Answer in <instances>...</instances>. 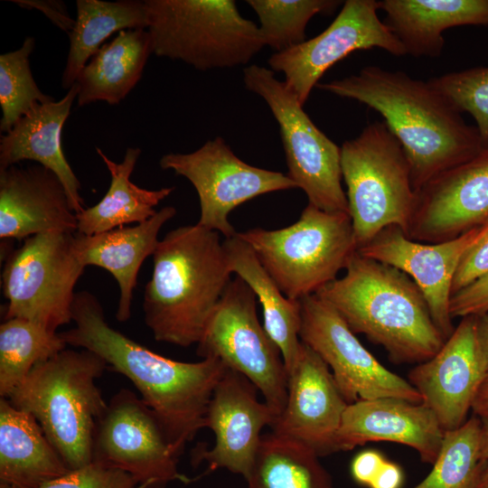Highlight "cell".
Instances as JSON below:
<instances>
[{"label":"cell","mask_w":488,"mask_h":488,"mask_svg":"<svg viewBox=\"0 0 488 488\" xmlns=\"http://www.w3.org/2000/svg\"><path fill=\"white\" fill-rule=\"evenodd\" d=\"M377 0H346L321 33L288 50L273 53L267 63L285 75V83L304 106L312 89L333 64L359 50L379 48L394 56L406 51L379 15Z\"/></svg>","instance_id":"cell-15"},{"label":"cell","mask_w":488,"mask_h":488,"mask_svg":"<svg viewBox=\"0 0 488 488\" xmlns=\"http://www.w3.org/2000/svg\"><path fill=\"white\" fill-rule=\"evenodd\" d=\"M159 165L190 181L199 197L197 224L225 239L238 233L229 215L239 205L262 194L297 188L288 175L239 159L221 136L192 153L164 155Z\"/></svg>","instance_id":"cell-12"},{"label":"cell","mask_w":488,"mask_h":488,"mask_svg":"<svg viewBox=\"0 0 488 488\" xmlns=\"http://www.w3.org/2000/svg\"><path fill=\"white\" fill-rule=\"evenodd\" d=\"M220 233L199 224L159 239L143 301L154 338L181 347L197 344L231 280Z\"/></svg>","instance_id":"cell-4"},{"label":"cell","mask_w":488,"mask_h":488,"mask_svg":"<svg viewBox=\"0 0 488 488\" xmlns=\"http://www.w3.org/2000/svg\"><path fill=\"white\" fill-rule=\"evenodd\" d=\"M299 302V338L327 364L348 404L381 398L422 403L408 380L384 367L331 305L316 295Z\"/></svg>","instance_id":"cell-13"},{"label":"cell","mask_w":488,"mask_h":488,"mask_svg":"<svg viewBox=\"0 0 488 488\" xmlns=\"http://www.w3.org/2000/svg\"><path fill=\"white\" fill-rule=\"evenodd\" d=\"M316 88L357 100L382 116L406 155L415 192L484 148L476 127L467 125L447 99L428 80L404 71L367 66Z\"/></svg>","instance_id":"cell-2"},{"label":"cell","mask_w":488,"mask_h":488,"mask_svg":"<svg viewBox=\"0 0 488 488\" xmlns=\"http://www.w3.org/2000/svg\"><path fill=\"white\" fill-rule=\"evenodd\" d=\"M347 406L327 364L301 342L297 361L288 372L284 410L270 427L318 456L327 455L336 452V436Z\"/></svg>","instance_id":"cell-20"},{"label":"cell","mask_w":488,"mask_h":488,"mask_svg":"<svg viewBox=\"0 0 488 488\" xmlns=\"http://www.w3.org/2000/svg\"><path fill=\"white\" fill-rule=\"evenodd\" d=\"M258 389L244 375L227 369L211 396L205 427L215 436L211 449L198 447L192 464L202 461L208 469L225 468L245 478L252 465L266 426L276 417L267 403L258 398Z\"/></svg>","instance_id":"cell-18"},{"label":"cell","mask_w":488,"mask_h":488,"mask_svg":"<svg viewBox=\"0 0 488 488\" xmlns=\"http://www.w3.org/2000/svg\"><path fill=\"white\" fill-rule=\"evenodd\" d=\"M60 333L22 318L5 320L0 325V396H7L35 365L64 350Z\"/></svg>","instance_id":"cell-32"},{"label":"cell","mask_w":488,"mask_h":488,"mask_svg":"<svg viewBox=\"0 0 488 488\" xmlns=\"http://www.w3.org/2000/svg\"><path fill=\"white\" fill-rule=\"evenodd\" d=\"M78 92L75 83L61 100L36 105L0 139V170L24 160L37 162L58 176L75 213L85 208L84 200L80 183L65 158L61 132Z\"/></svg>","instance_id":"cell-23"},{"label":"cell","mask_w":488,"mask_h":488,"mask_svg":"<svg viewBox=\"0 0 488 488\" xmlns=\"http://www.w3.org/2000/svg\"><path fill=\"white\" fill-rule=\"evenodd\" d=\"M256 297L243 279L231 278L206 323L196 353L217 358L248 378L277 418L286 405L288 373L280 350L258 319Z\"/></svg>","instance_id":"cell-11"},{"label":"cell","mask_w":488,"mask_h":488,"mask_svg":"<svg viewBox=\"0 0 488 488\" xmlns=\"http://www.w3.org/2000/svg\"><path fill=\"white\" fill-rule=\"evenodd\" d=\"M477 488H488V463L483 468Z\"/></svg>","instance_id":"cell-46"},{"label":"cell","mask_w":488,"mask_h":488,"mask_svg":"<svg viewBox=\"0 0 488 488\" xmlns=\"http://www.w3.org/2000/svg\"><path fill=\"white\" fill-rule=\"evenodd\" d=\"M487 372L476 338L475 316L463 317L441 349L408 373V382L445 432L461 427Z\"/></svg>","instance_id":"cell-19"},{"label":"cell","mask_w":488,"mask_h":488,"mask_svg":"<svg viewBox=\"0 0 488 488\" xmlns=\"http://www.w3.org/2000/svg\"><path fill=\"white\" fill-rule=\"evenodd\" d=\"M487 228L488 221L456 238L425 243L412 240L397 226H389L357 251L409 276L423 293L431 317L446 340L455 330L450 314L455 274L464 254Z\"/></svg>","instance_id":"cell-16"},{"label":"cell","mask_w":488,"mask_h":488,"mask_svg":"<svg viewBox=\"0 0 488 488\" xmlns=\"http://www.w3.org/2000/svg\"><path fill=\"white\" fill-rule=\"evenodd\" d=\"M383 455L376 450H364L357 454L351 464V474L353 480L369 487L383 463Z\"/></svg>","instance_id":"cell-40"},{"label":"cell","mask_w":488,"mask_h":488,"mask_svg":"<svg viewBox=\"0 0 488 488\" xmlns=\"http://www.w3.org/2000/svg\"><path fill=\"white\" fill-rule=\"evenodd\" d=\"M19 5H31L42 10L57 26L68 32L72 30L75 20L71 19L65 9L63 3L57 1L36 2V1H14Z\"/></svg>","instance_id":"cell-41"},{"label":"cell","mask_w":488,"mask_h":488,"mask_svg":"<svg viewBox=\"0 0 488 488\" xmlns=\"http://www.w3.org/2000/svg\"><path fill=\"white\" fill-rule=\"evenodd\" d=\"M153 53L196 70L248 64L264 47L232 0H145Z\"/></svg>","instance_id":"cell-6"},{"label":"cell","mask_w":488,"mask_h":488,"mask_svg":"<svg viewBox=\"0 0 488 488\" xmlns=\"http://www.w3.org/2000/svg\"><path fill=\"white\" fill-rule=\"evenodd\" d=\"M488 274V228L464 254L454 277L452 296Z\"/></svg>","instance_id":"cell-38"},{"label":"cell","mask_w":488,"mask_h":488,"mask_svg":"<svg viewBox=\"0 0 488 488\" xmlns=\"http://www.w3.org/2000/svg\"><path fill=\"white\" fill-rule=\"evenodd\" d=\"M314 451L276 434L262 435L246 480L248 488H334Z\"/></svg>","instance_id":"cell-31"},{"label":"cell","mask_w":488,"mask_h":488,"mask_svg":"<svg viewBox=\"0 0 488 488\" xmlns=\"http://www.w3.org/2000/svg\"><path fill=\"white\" fill-rule=\"evenodd\" d=\"M175 215L174 207L165 206L150 219L133 226L91 236L75 233L74 247L80 262L85 267L96 266L108 270L117 283V321L126 322L130 318L139 269L145 259L153 256L161 228Z\"/></svg>","instance_id":"cell-24"},{"label":"cell","mask_w":488,"mask_h":488,"mask_svg":"<svg viewBox=\"0 0 488 488\" xmlns=\"http://www.w3.org/2000/svg\"><path fill=\"white\" fill-rule=\"evenodd\" d=\"M41 488H138L127 473L92 461L45 483Z\"/></svg>","instance_id":"cell-37"},{"label":"cell","mask_w":488,"mask_h":488,"mask_svg":"<svg viewBox=\"0 0 488 488\" xmlns=\"http://www.w3.org/2000/svg\"><path fill=\"white\" fill-rule=\"evenodd\" d=\"M75 233L33 235L8 254L1 277L5 320L25 319L54 333L72 322L74 288L85 269Z\"/></svg>","instance_id":"cell-9"},{"label":"cell","mask_w":488,"mask_h":488,"mask_svg":"<svg viewBox=\"0 0 488 488\" xmlns=\"http://www.w3.org/2000/svg\"><path fill=\"white\" fill-rule=\"evenodd\" d=\"M0 488H12L6 484H4V483H0Z\"/></svg>","instance_id":"cell-47"},{"label":"cell","mask_w":488,"mask_h":488,"mask_svg":"<svg viewBox=\"0 0 488 488\" xmlns=\"http://www.w3.org/2000/svg\"><path fill=\"white\" fill-rule=\"evenodd\" d=\"M472 410L479 418H488V373L477 391Z\"/></svg>","instance_id":"cell-44"},{"label":"cell","mask_w":488,"mask_h":488,"mask_svg":"<svg viewBox=\"0 0 488 488\" xmlns=\"http://www.w3.org/2000/svg\"><path fill=\"white\" fill-rule=\"evenodd\" d=\"M474 316L478 347L484 368L488 373V312Z\"/></svg>","instance_id":"cell-43"},{"label":"cell","mask_w":488,"mask_h":488,"mask_svg":"<svg viewBox=\"0 0 488 488\" xmlns=\"http://www.w3.org/2000/svg\"><path fill=\"white\" fill-rule=\"evenodd\" d=\"M428 82L461 113L475 121L484 147L488 146V67H476L431 78Z\"/></svg>","instance_id":"cell-36"},{"label":"cell","mask_w":488,"mask_h":488,"mask_svg":"<svg viewBox=\"0 0 488 488\" xmlns=\"http://www.w3.org/2000/svg\"><path fill=\"white\" fill-rule=\"evenodd\" d=\"M153 53L150 33L145 29L123 30L103 44L81 70L77 104L96 101L117 105L135 88Z\"/></svg>","instance_id":"cell-27"},{"label":"cell","mask_w":488,"mask_h":488,"mask_svg":"<svg viewBox=\"0 0 488 488\" xmlns=\"http://www.w3.org/2000/svg\"><path fill=\"white\" fill-rule=\"evenodd\" d=\"M444 436L436 416L423 403L381 398L348 404L335 448L349 451L370 442H393L415 449L423 463L433 465Z\"/></svg>","instance_id":"cell-21"},{"label":"cell","mask_w":488,"mask_h":488,"mask_svg":"<svg viewBox=\"0 0 488 488\" xmlns=\"http://www.w3.org/2000/svg\"><path fill=\"white\" fill-rule=\"evenodd\" d=\"M77 16L69 33L70 49L61 85L70 89L90 58L110 35L123 30L147 29L145 1L77 0Z\"/></svg>","instance_id":"cell-30"},{"label":"cell","mask_w":488,"mask_h":488,"mask_svg":"<svg viewBox=\"0 0 488 488\" xmlns=\"http://www.w3.org/2000/svg\"><path fill=\"white\" fill-rule=\"evenodd\" d=\"M70 470L35 418L0 399V483L41 488Z\"/></svg>","instance_id":"cell-26"},{"label":"cell","mask_w":488,"mask_h":488,"mask_svg":"<svg viewBox=\"0 0 488 488\" xmlns=\"http://www.w3.org/2000/svg\"><path fill=\"white\" fill-rule=\"evenodd\" d=\"M289 299L316 294L337 278L357 251L348 212H328L308 203L299 219L278 230L238 232Z\"/></svg>","instance_id":"cell-7"},{"label":"cell","mask_w":488,"mask_h":488,"mask_svg":"<svg viewBox=\"0 0 488 488\" xmlns=\"http://www.w3.org/2000/svg\"><path fill=\"white\" fill-rule=\"evenodd\" d=\"M488 221V146L428 182L418 192L407 236L437 243Z\"/></svg>","instance_id":"cell-17"},{"label":"cell","mask_w":488,"mask_h":488,"mask_svg":"<svg viewBox=\"0 0 488 488\" xmlns=\"http://www.w3.org/2000/svg\"><path fill=\"white\" fill-rule=\"evenodd\" d=\"M231 273L243 279L262 306L263 326L277 344L287 373L295 366L301 347L300 302L287 298L257 258L252 248L238 233L222 241Z\"/></svg>","instance_id":"cell-28"},{"label":"cell","mask_w":488,"mask_h":488,"mask_svg":"<svg viewBox=\"0 0 488 488\" xmlns=\"http://www.w3.org/2000/svg\"><path fill=\"white\" fill-rule=\"evenodd\" d=\"M488 312V274L455 293L450 300L452 318Z\"/></svg>","instance_id":"cell-39"},{"label":"cell","mask_w":488,"mask_h":488,"mask_svg":"<svg viewBox=\"0 0 488 488\" xmlns=\"http://www.w3.org/2000/svg\"><path fill=\"white\" fill-rule=\"evenodd\" d=\"M153 411L133 391L121 389L108 403L94 436L93 461L120 469L138 488H164L191 482Z\"/></svg>","instance_id":"cell-14"},{"label":"cell","mask_w":488,"mask_h":488,"mask_svg":"<svg viewBox=\"0 0 488 488\" xmlns=\"http://www.w3.org/2000/svg\"><path fill=\"white\" fill-rule=\"evenodd\" d=\"M246 89L261 97L277 120L288 177L306 194L308 203L328 212H348L342 186L341 147L322 132L295 93L270 69L256 64L243 70Z\"/></svg>","instance_id":"cell-10"},{"label":"cell","mask_w":488,"mask_h":488,"mask_svg":"<svg viewBox=\"0 0 488 488\" xmlns=\"http://www.w3.org/2000/svg\"><path fill=\"white\" fill-rule=\"evenodd\" d=\"M33 48L34 39L27 37L19 49L0 55L2 133L9 132L36 105L54 101L41 91L33 78L29 56Z\"/></svg>","instance_id":"cell-35"},{"label":"cell","mask_w":488,"mask_h":488,"mask_svg":"<svg viewBox=\"0 0 488 488\" xmlns=\"http://www.w3.org/2000/svg\"><path fill=\"white\" fill-rule=\"evenodd\" d=\"M341 167L357 250L389 226L407 235L416 192L406 155L384 121L343 143Z\"/></svg>","instance_id":"cell-8"},{"label":"cell","mask_w":488,"mask_h":488,"mask_svg":"<svg viewBox=\"0 0 488 488\" xmlns=\"http://www.w3.org/2000/svg\"><path fill=\"white\" fill-rule=\"evenodd\" d=\"M385 24L414 57L441 55L443 33L464 25L488 26V0H381Z\"/></svg>","instance_id":"cell-25"},{"label":"cell","mask_w":488,"mask_h":488,"mask_svg":"<svg viewBox=\"0 0 488 488\" xmlns=\"http://www.w3.org/2000/svg\"><path fill=\"white\" fill-rule=\"evenodd\" d=\"M96 151L110 174V184L97 204L76 213L77 232L81 235L91 236L141 223L153 217L157 212L155 207L174 190V187L147 190L130 181L141 154L138 147H128L121 163L109 159L99 147Z\"/></svg>","instance_id":"cell-29"},{"label":"cell","mask_w":488,"mask_h":488,"mask_svg":"<svg viewBox=\"0 0 488 488\" xmlns=\"http://www.w3.org/2000/svg\"><path fill=\"white\" fill-rule=\"evenodd\" d=\"M46 232H77L67 192L41 164L0 170V238L25 239Z\"/></svg>","instance_id":"cell-22"},{"label":"cell","mask_w":488,"mask_h":488,"mask_svg":"<svg viewBox=\"0 0 488 488\" xmlns=\"http://www.w3.org/2000/svg\"><path fill=\"white\" fill-rule=\"evenodd\" d=\"M481 420V438H480V459L483 463H488V418Z\"/></svg>","instance_id":"cell-45"},{"label":"cell","mask_w":488,"mask_h":488,"mask_svg":"<svg viewBox=\"0 0 488 488\" xmlns=\"http://www.w3.org/2000/svg\"><path fill=\"white\" fill-rule=\"evenodd\" d=\"M346 273L316 294L352 333L382 346L395 363H421L446 339L436 326L427 300L403 271L356 251Z\"/></svg>","instance_id":"cell-3"},{"label":"cell","mask_w":488,"mask_h":488,"mask_svg":"<svg viewBox=\"0 0 488 488\" xmlns=\"http://www.w3.org/2000/svg\"><path fill=\"white\" fill-rule=\"evenodd\" d=\"M404 480L401 467L387 459L369 485V488H400Z\"/></svg>","instance_id":"cell-42"},{"label":"cell","mask_w":488,"mask_h":488,"mask_svg":"<svg viewBox=\"0 0 488 488\" xmlns=\"http://www.w3.org/2000/svg\"><path fill=\"white\" fill-rule=\"evenodd\" d=\"M481 420L476 416L445 432L430 473L414 488H477L485 463L480 459Z\"/></svg>","instance_id":"cell-33"},{"label":"cell","mask_w":488,"mask_h":488,"mask_svg":"<svg viewBox=\"0 0 488 488\" xmlns=\"http://www.w3.org/2000/svg\"><path fill=\"white\" fill-rule=\"evenodd\" d=\"M336 0H248L259 19L265 46L280 52L305 41L309 21L319 14H331Z\"/></svg>","instance_id":"cell-34"},{"label":"cell","mask_w":488,"mask_h":488,"mask_svg":"<svg viewBox=\"0 0 488 488\" xmlns=\"http://www.w3.org/2000/svg\"><path fill=\"white\" fill-rule=\"evenodd\" d=\"M72 322L73 327L59 333L67 345L96 353L108 368L127 377L179 457L205 427L211 396L228 367L213 357L184 362L151 351L112 328L100 302L88 291L76 293Z\"/></svg>","instance_id":"cell-1"},{"label":"cell","mask_w":488,"mask_h":488,"mask_svg":"<svg viewBox=\"0 0 488 488\" xmlns=\"http://www.w3.org/2000/svg\"><path fill=\"white\" fill-rule=\"evenodd\" d=\"M107 368L89 350L65 348L35 365L6 398L35 418L70 470L93 461L96 428L108 406L96 380Z\"/></svg>","instance_id":"cell-5"}]
</instances>
